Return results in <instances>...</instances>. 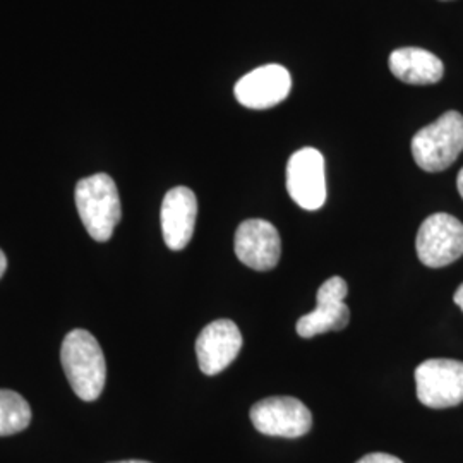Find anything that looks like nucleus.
Wrapping results in <instances>:
<instances>
[{"mask_svg": "<svg viewBox=\"0 0 463 463\" xmlns=\"http://www.w3.org/2000/svg\"><path fill=\"white\" fill-rule=\"evenodd\" d=\"M233 248L241 263L256 271H269L280 261V233L266 220H246L235 232Z\"/></svg>", "mask_w": 463, "mask_h": 463, "instance_id": "9d476101", "label": "nucleus"}, {"mask_svg": "<svg viewBox=\"0 0 463 463\" xmlns=\"http://www.w3.org/2000/svg\"><path fill=\"white\" fill-rule=\"evenodd\" d=\"M417 256L422 265L443 268L463 256V223L448 213L428 216L417 232Z\"/></svg>", "mask_w": 463, "mask_h": 463, "instance_id": "20e7f679", "label": "nucleus"}, {"mask_svg": "<svg viewBox=\"0 0 463 463\" xmlns=\"http://www.w3.org/2000/svg\"><path fill=\"white\" fill-rule=\"evenodd\" d=\"M5 269H7V258H5V254H4L2 249H0V279L4 277Z\"/></svg>", "mask_w": 463, "mask_h": 463, "instance_id": "f3484780", "label": "nucleus"}, {"mask_svg": "<svg viewBox=\"0 0 463 463\" xmlns=\"http://www.w3.org/2000/svg\"><path fill=\"white\" fill-rule=\"evenodd\" d=\"M417 398L430 409H448L463 402V363L430 359L415 369Z\"/></svg>", "mask_w": 463, "mask_h": 463, "instance_id": "39448f33", "label": "nucleus"}, {"mask_svg": "<svg viewBox=\"0 0 463 463\" xmlns=\"http://www.w3.org/2000/svg\"><path fill=\"white\" fill-rule=\"evenodd\" d=\"M357 463H403L397 457L388 453H369Z\"/></svg>", "mask_w": 463, "mask_h": 463, "instance_id": "2eb2a0df", "label": "nucleus"}, {"mask_svg": "<svg viewBox=\"0 0 463 463\" xmlns=\"http://www.w3.org/2000/svg\"><path fill=\"white\" fill-rule=\"evenodd\" d=\"M290 90V72L280 64H266L242 76L235 84L233 93L242 107L266 110L287 99Z\"/></svg>", "mask_w": 463, "mask_h": 463, "instance_id": "1a4fd4ad", "label": "nucleus"}, {"mask_svg": "<svg viewBox=\"0 0 463 463\" xmlns=\"http://www.w3.org/2000/svg\"><path fill=\"white\" fill-rule=\"evenodd\" d=\"M198 216V199L189 187L170 189L162 203V232L166 246L183 250L193 239Z\"/></svg>", "mask_w": 463, "mask_h": 463, "instance_id": "f8f14e48", "label": "nucleus"}, {"mask_svg": "<svg viewBox=\"0 0 463 463\" xmlns=\"http://www.w3.org/2000/svg\"><path fill=\"white\" fill-rule=\"evenodd\" d=\"M347 281L342 277H331L325 281L316 296L315 311L304 315L298 321V336L313 338L326 331L344 330L350 319L345 298H347Z\"/></svg>", "mask_w": 463, "mask_h": 463, "instance_id": "6e6552de", "label": "nucleus"}, {"mask_svg": "<svg viewBox=\"0 0 463 463\" xmlns=\"http://www.w3.org/2000/svg\"><path fill=\"white\" fill-rule=\"evenodd\" d=\"M390 71L402 83L422 86L441 81L445 66L430 50L403 47L392 52Z\"/></svg>", "mask_w": 463, "mask_h": 463, "instance_id": "ddd939ff", "label": "nucleus"}, {"mask_svg": "<svg viewBox=\"0 0 463 463\" xmlns=\"http://www.w3.org/2000/svg\"><path fill=\"white\" fill-rule=\"evenodd\" d=\"M453 300H455V304L463 311V283L457 288V292H455V296H453Z\"/></svg>", "mask_w": 463, "mask_h": 463, "instance_id": "dca6fc26", "label": "nucleus"}, {"mask_svg": "<svg viewBox=\"0 0 463 463\" xmlns=\"http://www.w3.org/2000/svg\"><path fill=\"white\" fill-rule=\"evenodd\" d=\"M254 428L266 436L300 438L313 426L311 411L294 397H269L250 409Z\"/></svg>", "mask_w": 463, "mask_h": 463, "instance_id": "423d86ee", "label": "nucleus"}, {"mask_svg": "<svg viewBox=\"0 0 463 463\" xmlns=\"http://www.w3.org/2000/svg\"><path fill=\"white\" fill-rule=\"evenodd\" d=\"M76 208L84 229L97 242L112 239L122 218V206L116 183L107 174H95L76 185Z\"/></svg>", "mask_w": 463, "mask_h": 463, "instance_id": "f03ea898", "label": "nucleus"}, {"mask_svg": "<svg viewBox=\"0 0 463 463\" xmlns=\"http://www.w3.org/2000/svg\"><path fill=\"white\" fill-rule=\"evenodd\" d=\"M61 361L74 393L84 402H95L107 381V363L99 340L86 330L67 333Z\"/></svg>", "mask_w": 463, "mask_h": 463, "instance_id": "f257e3e1", "label": "nucleus"}, {"mask_svg": "<svg viewBox=\"0 0 463 463\" xmlns=\"http://www.w3.org/2000/svg\"><path fill=\"white\" fill-rule=\"evenodd\" d=\"M287 191L300 208L315 212L326 201L325 158L315 148L296 151L287 164Z\"/></svg>", "mask_w": 463, "mask_h": 463, "instance_id": "0eeeda50", "label": "nucleus"}, {"mask_svg": "<svg viewBox=\"0 0 463 463\" xmlns=\"http://www.w3.org/2000/svg\"><path fill=\"white\" fill-rule=\"evenodd\" d=\"M463 151V116L449 110L412 137L415 164L426 172H441Z\"/></svg>", "mask_w": 463, "mask_h": 463, "instance_id": "7ed1b4c3", "label": "nucleus"}, {"mask_svg": "<svg viewBox=\"0 0 463 463\" xmlns=\"http://www.w3.org/2000/svg\"><path fill=\"white\" fill-rule=\"evenodd\" d=\"M457 187H458V193H460V196L463 199V168L460 170V174H458V179H457Z\"/></svg>", "mask_w": 463, "mask_h": 463, "instance_id": "a211bd4d", "label": "nucleus"}, {"mask_svg": "<svg viewBox=\"0 0 463 463\" xmlns=\"http://www.w3.org/2000/svg\"><path fill=\"white\" fill-rule=\"evenodd\" d=\"M242 348V335L231 319H216L204 326L196 340L199 369L215 376L235 361Z\"/></svg>", "mask_w": 463, "mask_h": 463, "instance_id": "9b49d317", "label": "nucleus"}, {"mask_svg": "<svg viewBox=\"0 0 463 463\" xmlns=\"http://www.w3.org/2000/svg\"><path fill=\"white\" fill-rule=\"evenodd\" d=\"M32 422L30 403L13 390H0V436H13Z\"/></svg>", "mask_w": 463, "mask_h": 463, "instance_id": "4468645a", "label": "nucleus"}, {"mask_svg": "<svg viewBox=\"0 0 463 463\" xmlns=\"http://www.w3.org/2000/svg\"><path fill=\"white\" fill-rule=\"evenodd\" d=\"M114 463H149V462H145V460H122V462H114Z\"/></svg>", "mask_w": 463, "mask_h": 463, "instance_id": "6ab92c4d", "label": "nucleus"}]
</instances>
